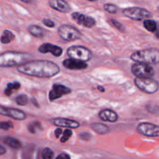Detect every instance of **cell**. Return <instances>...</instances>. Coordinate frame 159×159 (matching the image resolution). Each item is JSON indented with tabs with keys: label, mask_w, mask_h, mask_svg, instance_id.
<instances>
[{
	"label": "cell",
	"mask_w": 159,
	"mask_h": 159,
	"mask_svg": "<svg viewBox=\"0 0 159 159\" xmlns=\"http://www.w3.org/2000/svg\"><path fill=\"white\" fill-rule=\"evenodd\" d=\"M137 131L146 137H159V126L151 123H140L137 126Z\"/></svg>",
	"instance_id": "obj_9"
},
{
	"label": "cell",
	"mask_w": 159,
	"mask_h": 159,
	"mask_svg": "<svg viewBox=\"0 0 159 159\" xmlns=\"http://www.w3.org/2000/svg\"><path fill=\"white\" fill-rule=\"evenodd\" d=\"M38 52L42 54H45V53H52L56 57H59L62 56V48L61 47L57 46V45H52L50 43H45L42 44L41 46L38 48Z\"/></svg>",
	"instance_id": "obj_13"
},
{
	"label": "cell",
	"mask_w": 159,
	"mask_h": 159,
	"mask_svg": "<svg viewBox=\"0 0 159 159\" xmlns=\"http://www.w3.org/2000/svg\"><path fill=\"white\" fill-rule=\"evenodd\" d=\"M134 84L137 88L146 94H154L159 89L158 82L151 78L136 77Z\"/></svg>",
	"instance_id": "obj_6"
},
{
	"label": "cell",
	"mask_w": 159,
	"mask_h": 159,
	"mask_svg": "<svg viewBox=\"0 0 159 159\" xmlns=\"http://www.w3.org/2000/svg\"><path fill=\"white\" fill-rule=\"evenodd\" d=\"M125 16L134 20H143L152 17V13L148 10L140 7H128L123 10Z\"/></svg>",
	"instance_id": "obj_7"
},
{
	"label": "cell",
	"mask_w": 159,
	"mask_h": 159,
	"mask_svg": "<svg viewBox=\"0 0 159 159\" xmlns=\"http://www.w3.org/2000/svg\"><path fill=\"white\" fill-rule=\"evenodd\" d=\"M133 74L139 78H151L154 75V70L148 64L136 62L131 68Z\"/></svg>",
	"instance_id": "obj_8"
},
{
	"label": "cell",
	"mask_w": 159,
	"mask_h": 159,
	"mask_svg": "<svg viewBox=\"0 0 159 159\" xmlns=\"http://www.w3.org/2000/svg\"><path fill=\"white\" fill-rule=\"evenodd\" d=\"M110 22H111V25H112L114 27H116L117 30H120L121 32L125 31V27L121 24V23L119 22L118 20H114V19H111Z\"/></svg>",
	"instance_id": "obj_30"
},
{
	"label": "cell",
	"mask_w": 159,
	"mask_h": 159,
	"mask_svg": "<svg viewBox=\"0 0 159 159\" xmlns=\"http://www.w3.org/2000/svg\"><path fill=\"white\" fill-rule=\"evenodd\" d=\"M42 23H43L44 25L46 26L47 27H49V28H53L55 27V25H56L55 23L49 19H44L42 20Z\"/></svg>",
	"instance_id": "obj_32"
},
{
	"label": "cell",
	"mask_w": 159,
	"mask_h": 159,
	"mask_svg": "<svg viewBox=\"0 0 159 159\" xmlns=\"http://www.w3.org/2000/svg\"><path fill=\"white\" fill-rule=\"evenodd\" d=\"M91 128L94 132L97 134H101V135H104L108 133H109L110 129L107 125L103 124V123H94L91 125Z\"/></svg>",
	"instance_id": "obj_19"
},
{
	"label": "cell",
	"mask_w": 159,
	"mask_h": 159,
	"mask_svg": "<svg viewBox=\"0 0 159 159\" xmlns=\"http://www.w3.org/2000/svg\"><path fill=\"white\" fill-rule=\"evenodd\" d=\"M20 1L24 3H30L32 2V0H20Z\"/></svg>",
	"instance_id": "obj_39"
},
{
	"label": "cell",
	"mask_w": 159,
	"mask_h": 159,
	"mask_svg": "<svg viewBox=\"0 0 159 159\" xmlns=\"http://www.w3.org/2000/svg\"><path fill=\"white\" fill-rule=\"evenodd\" d=\"M42 159H53L54 157V152L49 148H45L41 152Z\"/></svg>",
	"instance_id": "obj_25"
},
{
	"label": "cell",
	"mask_w": 159,
	"mask_h": 159,
	"mask_svg": "<svg viewBox=\"0 0 159 159\" xmlns=\"http://www.w3.org/2000/svg\"><path fill=\"white\" fill-rule=\"evenodd\" d=\"M72 18L77 24L83 25L84 27H88V28L94 27L96 24V21L94 18L91 17V16H86V15L83 14V13H77V12L72 13Z\"/></svg>",
	"instance_id": "obj_12"
},
{
	"label": "cell",
	"mask_w": 159,
	"mask_h": 159,
	"mask_svg": "<svg viewBox=\"0 0 159 159\" xmlns=\"http://www.w3.org/2000/svg\"><path fill=\"white\" fill-rule=\"evenodd\" d=\"M104 9L106 12H108V13H111V14H115L118 12V8L116 6H115L114 4H110L107 3L104 5Z\"/></svg>",
	"instance_id": "obj_28"
},
{
	"label": "cell",
	"mask_w": 159,
	"mask_h": 159,
	"mask_svg": "<svg viewBox=\"0 0 159 159\" xmlns=\"http://www.w3.org/2000/svg\"><path fill=\"white\" fill-rule=\"evenodd\" d=\"M15 39L14 34L9 30H5L2 32L1 38H0V42L2 44H9L12 42Z\"/></svg>",
	"instance_id": "obj_21"
},
{
	"label": "cell",
	"mask_w": 159,
	"mask_h": 159,
	"mask_svg": "<svg viewBox=\"0 0 159 159\" xmlns=\"http://www.w3.org/2000/svg\"><path fill=\"white\" fill-rule=\"evenodd\" d=\"M20 88V84L17 81H14L13 83H9L7 88L4 90V94L7 96H10L13 94V91L19 90Z\"/></svg>",
	"instance_id": "obj_22"
},
{
	"label": "cell",
	"mask_w": 159,
	"mask_h": 159,
	"mask_svg": "<svg viewBox=\"0 0 159 159\" xmlns=\"http://www.w3.org/2000/svg\"><path fill=\"white\" fill-rule=\"evenodd\" d=\"M33 153L34 148L31 149L30 148H27V149L23 152V159H32L33 158Z\"/></svg>",
	"instance_id": "obj_31"
},
{
	"label": "cell",
	"mask_w": 159,
	"mask_h": 159,
	"mask_svg": "<svg viewBox=\"0 0 159 159\" xmlns=\"http://www.w3.org/2000/svg\"><path fill=\"white\" fill-rule=\"evenodd\" d=\"M56 159H71L70 156L69 155L66 153H62V154H59L57 157H56Z\"/></svg>",
	"instance_id": "obj_34"
},
{
	"label": "cell",
	"mask_w": 159,
	"mask_h": 159,
	"mask_svg": "<svg viewBox=\"0 0 159 159\" xmlns=\"http://www.w3.org/2000/svg\"><path fill=\"white\" fill-rule=\"evenodd\" d=\"M58 34L64 41L73 42L81 38L82 34L77 28L68 24H62L58 28Z\"/></svg>",
	"instance_id": "obj_5"
},
{
	"label": "cell",
	"mask_w": 159,
	"mask_h": 159,
	"mask_svg": "<svg viewBox=\"0 0 159 159\" xmlns=\"http://www.w3.org/2000/svg\"><path fill=\"white\" fill-rule=\"evenodd\" d=\"M88 1H90V2H94L96 0H88Z\"/></svg>",
	"instance_id": "obj_40"
},
{
	"label": "cell",
	"mask_w": 159,
	"mask_h": 159,
	"mask_svg": "<svg viewBox=\"0 0 159 159\" xmlns=\"http://www.w3.org/2000/svg\"><path fill=\"white\" fill-rule=\"evenodd\" d=\"M28 32L32 36L38 38H43L45 34V30L38 25H30L28 27Z\"/></svg>",
	"instance_id": "obj_18"
},
{
	"label": "cell",
	"mask_w": 159,
	"mask_h": 159,
	"mask_svg": "<svg viewBox=\"0 0 159 159\" xmlns=\"http://www.w3.org/2000/svg\"><path fill=\"white\" fill-rule=\"evenodd\" d=\"M71 92V89L68 87L56 84L53 85L52 88L50 91L49 94H48V98H49L50 102H53V101L60 98L62 96L70 94Z\"/></svg>",
	"instance_id": "obj_11"
},
{
	"label": "cell",
	"mask_w": 159,
	"mask_h": 159,
	"mask_svg": "<svg viewBox=\"0 0 159 159\" xmlns=\"http://www.w3.org/2000/svg\"><path fill=\"white\" fill-rule=\"evenodd\" d=\"M62 65L65 68L72 70H82L88 68V64L86 62L76 60L73 59H67L62 62Z\"/></svg>",
	"instance_id": "obj_15"
},
{
	"label": "cell",
	"mask_w": 159,
	"mask_h": 159,
	"mask_svg": "<svg viewBox=\"0 0 159 159\" xmlns=\"http://www.w3.org/2000/svg\"><path fill=\"white\" fill-rule=\"evenodd\" d=\"M66 54L70 59L88 62L92 59V52L88 48L80 45L71 46L67 49Z\"/></svg>",
	"instance_id": "obj_4"
},
{
	"label": "cell",
	"mask_w": 159,
	"mask_h": 159,
	"mask_svg": "<svg viewBox=\"0 0 159 159\" xmlns=\"http://www.w3.org/2000/svg\"><path fill=\"white\" fill-rule=\"evenodd\" d=\"M0 115L12 118L15 120L22 121L27 119V114L21 110L14 108H9V107L0 105Z\"/></svg>",
	"instance_id": "obj_10"
},
{
	"label": "cell",
	"mask_w": 159,
	"mask_h": 159,
	"mask_svg": "<svg viewBox=\"0 0 159 159\" xmlns=\"http://www.w3.org/2000/svg\"><path fill=\"white\" fill-rule=\"evenodd\" d=\"M130 59L135 62L145 63L148 65L159 64V49L147 48L134 52L130 56Z\"/></svg>",
	"instance_id": "obj_3"
},
{
	"label": "cell",
	"mask_w": 159,
	"mask_h": 159,
	"mask_svg": "<svg viewBox=\"0 0 159 159\" xmlns=\"http://www.w3.org/2000/svg\"><path fill=\"white\" fill-rule=\"evenodd\" d=\"M143 27L147 30L150 32H156L157 29V25L156 22L153 20L147 19L143 21Z\"/></svg>",
	"instance_id": "obj_23"
},
{
	"label": "cell",
	"mask_w": 159,
	"mask_h": 159,
	"mask_svg": "<svg viewBox=\"0 0 159 159\" xmlns=\"http://www.w3.org/2000/svg\"><path fill=\"white\" fill-rule=\"evenodd\" d=\"M30 58L31 56L29 53L5 52L0 54V67H17L30 61Z\"/></svg>",
	"instance_id": "obj_2"
},
{
	"label": "cell",
	"mask_w": 159,
	"mask_h": 159,
	"mask_svg": "<svg viewBox=\"0 0 159 159\" xmlns=\"http://www.w3.org/2000/svg\"><path fill=\"white\" fill-rule=\"evenodd\" d=\"M72 135H73V131H72V129L67 128V129H65V131L62 133V136L60 138V141L62 142V143H65V142H66L67 140L72 137Z\"/></svg>",
	"instance_id": "obj_27"
},
{
	"label": "cell",
	"mask_w": 159,
	"mask_h": 159,
	"mask_svg": "<svg viewBox=\"0 0 159 159\" xmlns=\"http://www.w3.org/2000/svg\"><path fill=\"white\" fill-rule=\"evenodd\" d=\"M48 5L53 10L66 13L71 10L70 4L65 0H48Z\"/></svg>",
	"instance_id": "obj_16"
},
{
	"label": "cell",
	"mask_w": 159,
	"mask_h": 159,
	"mask_svg": "<svg viewBox=\"0 0 159 159\" xmlns=\"http://www.w3.org/2000/svg\"><path fill=\"white\" fill-rule=\"evenodd\" d=\"M98 90H99L101 92H105V88L102 86H98Z\"/></svg>",
	"instance_id": "obj_37"
},
{
	"label": "cell",
	"mask_w": 159,
	"mask_h": 159,
	"mask_svg": "<svg viewBox=\"0 0 159 159\" xmlns=\"http://www.w3.org/2000/svg\"><path fill=\"white\" fill-rule=\"evenodd\" d=\"M27 129L31 134H36L38 130H42V126L39 122H32L27 126Z\"/></svg>",
	"instance_id": "obj_24"
},
{
	"label": "cell",
	"mask_w": 159,
	"mask_h": 159,
	"mask_svg": "<svg viewBox=\"0 0 159 159\" xmlns=\"http://www.w3.org/2000/svg\"><path fill=\"white\" fill-rule=\"evenodd\" d=\"M20 73L38 78H51L59 74V65L48 60H31L16 67Z\"/></svg>",
	"instance_id": "obj_1"
},
{
	"label": "cell",
	"mask_w": 159,
	"mask_h": 159,
	"mask_svg": "<svg viewBox=\"0 0 159 159\" xmlns=\"http://www.w3.org/2000/svg\"><path fill=\"white\" fill-rule=\"evenodd\" d=\"M16 102L17 105L24 106L28 103V98L26 94H20L16 98Z\"/></svg>",
	"instance_id": "obj_26"
},
{
	"label": "cell",
	"mask_w": 159,
	"mask_h": 159,
	"mask_svg": "<svg viewBox=\"0 0 159 159\" xmlns=\"http://www.w3.org/2000/svg\"><path fill=\"white\" fill-rule=\"evenodd\" d=\"M3 142L9 146L10 148H13V149H20L22 148V143L17 139L14 138V137H7L4 138Z\"/></svg>",
	"instance_id": "obj_20"
},
{
	"label": "cell",
	"mask_w": 159,
	"mask_h": 159,
	"mask_svg": "<svg viewBox=\"0 0 159 159\" xmlns=\"http://www.w3.org/2000/svg\"><path fill=\"white\" fill-rule=\"evenodd\" d=\"M52 122L55 126H59V127H66L69 129H76L80 126L79 122L75 121L73 119H65V118H56V119H52Z\"/></svg>",
	"instance_id": "obj_14"
},
{
	"label": "cell",
	"mask_w": 159,
	"mask_h": 159,
	"mask_svg": "<svg viewBox=\"0 0 159 159\" xmlns=\"http://www.w3.org/2000/svg\"><path fill=\"white\" fill-rule=\"evenodd\" d=\"M6 153H7V149L5 148V147L0 145V156L3 155Z\"/></svg>",
	"instance_id": "obj_36"
},
{
	"label": "cell",
	"mask_w": 159,
	"mask_h": 159,
	"mask_svg": "<svg viewBox=\"0 0 159 159\" xmlns=\"http://www.w3.org/2000/svg\"><path fill=\"white\" fill-rule=\"evenodd\" d=\"M32 102H33L34 103V105H35V106H37V107H39V105H38V102H37V101H35V98H32Z\"/></svg>",
	"instance_id": "obj_38"
},
{
	"label": "cell",
	"mask_w": 159,
	"mask_h": 159,
	"mask_svg": "<svg viewBox=\"0 0 159 159\" xmlns=\"http://www.w3.org/2000/svg\"><path fill=\"white\" fill-rule=\"evenodd\" d=\"M13 128V123L10 121H0V129L9 130Z\"/></svg>",
	"instance_id": "obj_29"
},
{
	"label": "cell",
	"mask_w": 159,
	"mask_h": 159,
	"mask_svg": "<svg viewBox=\"0 0 159 159\" xmlns=\"http://www.w3.org/2000/svg\"><path fill=\"white\" fill-rule=\"evenodd\" d=\"M98 116L102 120L109 123H116L119 119V116L115 111L111 109H103L98 113Z\"/></svg>",
	"instance_id": "obj_17"
},
{
	"label": "cell",
	"mask_w": 159,
	"mask_h": 159,
	"mask_svg": "<svg viewBox=\"0 0 159 159\" xmlns=\"http://www.w3.org/2000/svg\"><path fill=\"white\" fill-rule=\"evenodd\" d=\"M79 137H80V138L82 139V140H89L90 139H91V134H88V133L83 132V133H81V134H79Z\"/></svg>",
	"instance_id": "obj_33"
},
{
	"label": "cell",
	"mask_w": 159,
	"mask_h": 159,
	"mask_svg": "<svg viewBox=\"0 0 159 159\" xmlns=\"http://www.w3.org/2000/svg\"><path fill=\"white\" fill-rule=\"evenodd\" d=\"M62 134V129L61 128H58L55 130V136H56V138H59V136Z\"/></svg>",
	"instance_id": "obj_35"
}]
</instances>
